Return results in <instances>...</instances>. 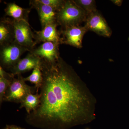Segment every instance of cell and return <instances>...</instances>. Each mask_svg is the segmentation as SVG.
Returning <instances> with one entry per match:
<instances>
[{
	"mask_svg": "<svg viewBox=\"0 0 129 129\" xmlns=\"http://www.w3.org/2000/svg\"><path fill=\"white\" fill-rule=\"evenodd\" d=\"M31 7L36 9L42 28L48 24L57 23V11L51 7L44 5L37 0H31L29 1Z\"/></svg>",
	"mask_w": 129,
	"mask_h": 129,
	"instance_id": "obj_9",
	"label": "cell"
},
{
	"mask_svg": "<svg viewBox=\"0 0 129 129\" xmlns=\"http://www.w3.org/2000/svg\"><path fill=\"white\" fill-rule=\"evenodd\" d=\"M88 15L73 0H65L64 5L57 12V22L61 29L80 25L85 22Z\"/></svg>",
	"mask_w": 129,
	"mask_h": 129,
	"instance_id": "obj_2",
	"label": "cell"
},
{
	"mask_svg": "<svg viewBox=\"0 0 129 129\" xmlns=\"http://www.w3.org/2000/svg\"><path fill=\"white\" fill-rule=\"evenodd\" d=\"M14 28V41L30 52L36 45L34 33L32 32L27 21L11 19Z\"/></svg>",
	"mask_w": 129,
	"mask_h": 129,
	"instance_id": "obj_3",
	"label": "cell"
},
{
	"mask_svg": "<svg viewBox=\"0 0 129 129\" xmlns=\"http://www.w3.org/2000/svg\"><path fill=\"white\" fill-rule=\"evenodd\" d=\"M14 40V28L11 19L2 18L0 21V46L11 43Z\"/></svg>",
	"mask_w": 129,
	"mask_h": 129,
	"instance_id": "obj_12",
	"label": "cell"
},
{
	"mask_svg": "<svg viewBox=\"0 0 129 129\" xmlns=\"http://www.w3.org/2000/svg\"><path fill=\"white\" fill-rule=\"evenodd\" d=\"M84 23V25L88 31H92L105 37H109L112 35V29L98 11L88 14Z\"/></svg>",
	"mask_w": 129,
	"mask_h": 129,
	"instance_id": "obj_6",
	"label": "cell"
},
{
	"mask_svg": "<svg viewBox=\"0 0 129 129\" xmlns=\"http://www.w3.org/2000/svg\"><path fill=\"white\" fill-rule=\"evenodd\" d=\"M31 8H24L18 6L14 3H8L5 9L6 16L11 17L17 21H25L28 22V15Z\"/></svg>",
	"mask_w": 129,
	"mask_h": 129,
	"instance_id": "obj_13",
	"label": "cell"
},
{
	"mask_svg": "<svg viewBox=\"0 0 129 129\" xmlns=\"http://www.w3.org/2000/svg\"><path fill=\"white\" fill-rule=\"evenodd\" d=\"M76 5L83 9L88 14L96 11V6L94 0H73Z\"/></svg>",
	"mask_w": 129,
	"mask_h": 129,
	"instance_id": "obj_16",
	"label": "cell"
},
{
	"mask_svg": "<svg viewBox=\"0 0 129 129\" xmlns=\"http://www.w3.org/2000/svg\"><path fill=\"white\" fill-rule=\"evenodd\" d=\"M44 5L51 7L58 11L64 5L65 0H37Z\"/></svg>",
	"mask_w": 129,
	"mask_h": 129,
	"instance_id": "obj_18",
	"label": "cell"
},
{
	"mask_svg": "<svg viewBox=\"0 0 129 129\" xmlns=\"http://www.w3.org/2000/svg\"><path fill=\"white\" fill-rule=\"evenodd\" d=\"M3 129H12V128L11 125H9V126L8 125V126H7L6 128Z\"/></svg>",
	"mask_w": 129,
	"mask_h": 129,
	"instance_id": "obj_21",
	"label": "cell"
},
{
	"mask_svg": "<svg viewBox=\"0 0 129 129\" xmlns=\"http://www.w3.org/2000/svg\"><path fill=\"white\" fill-rule=\"evenodd\" d=\"M59 45L51 42H44L29 52L39 58L41 61L48 63H53L57 61L61 57Z\"/></svg>",
	"mask_w": 129,
	"mask_h": 129,
	"instance_id": "obj_8",
	"label": "cell"
},
{
	"mask_svg": "<svg viewBox=\"0 0 129 129\" xmlns=\"http://www.w3.org/2000/svg\"><path fill=\"white\" fill-rule=\"evenodd\" d=\"M111 1L114 5L118 6H120L122 5L123 1L122 0H111Z\"/></svg>",
	"mask_w": 129,
	"mask_h": 129,
	"instance_id": "obj_19",
	"label": "cell"
},
{
	"mask_svg": "<svg viewBox=\"0 0 129 129\" xmlns=\"http://www.w3.org/2000/svg\"><path fill=\"white\" fill-rule=\"evenodd\" d=\"M57 23L51 24L42 28L39 31L35 30V39L36 45L40 42H51L61 44V35L60 30H58Z\"/></svg>",
	"mask_w": 129,
	"mask_h": 129,
	"instance_id": "obj_10",
	"label": "cell"
},
{
	"mask_svg": "<svg viewBox=\"0 0 129 129\" xmlns=\"http://www.w3.org/2000/svg\"><path fill=\"white\" fill-rule=\"evenodd\" d=\"M40 95L38 92L35 94H29L20 103V108H24L27 114H29L37 108L40 103Z\"/></svg>",
	"mask_w": 129,
	"mask_h": 129,
	"instance_id": "obj_14",
	"label": "cell"
},
{
	"mask_svg": "<svg viewBox=\"0 0 129 129\" xmlns=\"http://www.w3.org/2000/svg\"><path fill=\"white\" fill-rule=\"evenodd\" d=\"M61 44L69 45L81 48L83 47V37L88 30L84 25H75L68 27L60 30Z\"/></svg>",
	"mask_w": 129,
	"mask_h": 129,
	"instance_id": "obj_7",
	"label": "cell"
},
{
	"mask_svg": "<svg viewBox=\"0 0 129 129\" xmlns=\"http://www.w3.org/2000/svg\"><path fill=\"white\" fill-rule=\"evenodd\" d=\"M24 79L25 81H29L35 84V88L37 89V92H38L43 81V76L41 69V64L33 70L32 74L29 76L24 78Z\"/></svg>",
	"mask_w": 129,
	"mask_h": 129,
	"instance_id": "obj_15",
	"label": "cell"
},
{
	"mask_svg": "<svg viewBox=\"0 0 129 129\" xmlns=\"http://www.w3.org/2000/svg\"><path fill=\"white\" fill-rule=\"evenodd\" d=\"M41 64L40 59L29 52L26 56L21 59L12 68L11 73L13 76L22 74L34 69Z\"/></svg>",
	"mask_w": 129,
	"mask_h": 129,
	"instance_id": "obj_11",
	"label": "cell"
},
{
	"mask_svg": "<svg viewBox=\"0 0 129 129\" xmlns=\"http://www.w3.org/2000/svg\"><path fill=\"white\" fill-rule=\"evenodd\" d=\"M28 50L15 41L1 46L0 49L1 66L11 69L21 59L23 53Z\"/></svg>",
	"mask_w": 129,
	"mask_h": 129,
	"instance_id": "obj_4",
	"label": "cell"
},
{
	"mask_svg": "<svg viewBox=\"0 0 129 129\" xmlns=\"http://www.w3.org/2000/svg\"><path fill=\"white\" fill-rule=\"evenodd\" d=\"M43 81L40 103L27 114V123L42 129H68L95 118V99L73 67L60 57L55 62L41 61Z\"/></svg>",
	"mask_w": 129,
	"mask_h": 129,
	"instance_id": "obj_1",
	"label": "cell"
},
{
	"mask_svg": "<svg viewBox=\"0 0 129 129\" xmlns=\"http://www.w3.org/2000/svg\"><path fill=\"white\" fill-rule=\"evenodd\" d=\"M11 126L12 129H24L22 128H21V127L15 126V125H11Z\"/></svg>",
	"mask_w": 129,
	"mask_h": 129,
	"instance_id": "obj_20",
	"label": "cell"
},
{
	"mask_svg": "<svg viewBox=\"0 0 129 129\" xmlns=\"http://www.w3.org/2000/svg\"><path fill=\"white\" fill-rule=\"evenodd\" d=\"M22 75H17V78H13L4 96L3 101L21 103L26 96L32 93L33 87L25 83Z\"/></svg>",
	"mask_w": 129,
	"mask_h": 129,
	"instance_id": "obj_5",
	"label": "cell"
},
{
	"mask_svg": "<svg viewBox=\"0 0 129 129\" xmlns=\"http://www.w3.org/2000/svg\"><path fill=\"white\" fill-rule=\"evenodd\" d=\"M12 80L8 79L0 76V103L1 104L3 101L5 94Z\"/></svg>",
	"mask_w": 129,
	"mask_h": 129,
	"instance_id": "obj_17",
	"label": "cell"
}]
</instances>
